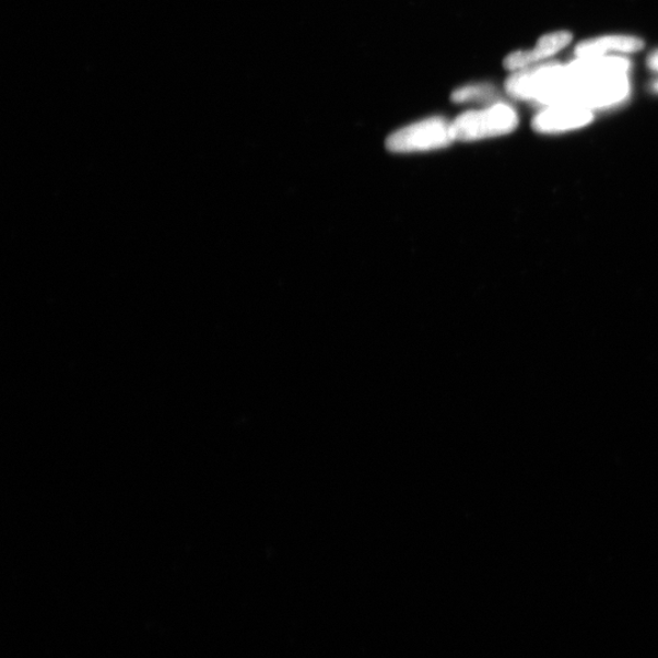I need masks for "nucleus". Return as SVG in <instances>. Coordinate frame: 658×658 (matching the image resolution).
<instances>
[{
  "label": "nucleus",
  "instance_id": "nucleus-1",
  "mask_svg": "<svg viewBox=\"0 0 658 658\" xmlns=\"http://www.w3.org/2000/svg\"><path fill=\"white\" fill-rule=\"evenodd\" d=\"M519 116L513 105L498 101L483 109L466 111L453 121L456 142L472 143L513 133Z\"/></svg>",
  "mask_w": 658,
  "mask_h": 658
},
{
  "label": "nucleus",
  "instance_id": "nucleus-2",
  "mask_svg": "<svg viewBox=\"0 0 658 658\" xmlns=\"http://www.w3.org/2000/svg\"><path fill=\"white\" fill-rule=\"evenodd\" d=\"M455 142L453 121L434 116L391 133L386 146L390 153L413 154L444 150Z\"/></svg>",
  "mask_w": 658,
  "mask_h": 658
},
{
  "label": "nucleus",
  "instance_id": "nucleus-3",
  "mask_svg": "<svg viewBox=\"0 0 658 658\" xmlns=\"http://www.w3.org/2000/svg\"><path fill=\"white\" fill-rule=\"evenodd\" d=\"M596 119V113L573 105H551L541 108L532 120L540 134H561L583 129Z\"/></svg>",
  "mask_w": 658,
  "mask_h": 658
},
{
  "label": "nucleus",
  "instance_id": "nucleus-4",
  "mask_svg": "<svg viewBox=\"0 0 658 658\" xmlns=\"http://www.w3.org/2000/svg\"><path fill=\"white\" fill-rule=\"evenodd\" d=\"M572 39L573 35L568 31L550 32L541 36L532 49L516 50L508 55L504 59V67L508 71L516 72L540 66L569 46Z\"/></svg>",
  "mask_w": 658,
  "mask_h": 658
},
{
  "label": "nucleus",
  "instance_id": "nucleus-5",
  "mask_svg": "<svg viewBox=\"0 0 658 658\" xmlns=\"http://www.w3.org/2000/svg\"><path fill=\"white\" fill-rule=\"evenodd\" d=\"M643 38L633 35H603L579 42L575 48V57L596 59L607 57H625L644 49Z\"/></svg>",
  "mask_w": 658,
  "mask_h": 658
},
{
  "label": "nucleus",
  "instance_id": "nucleus-6",
  "mask_svg": "<svg viewBox=\"0 0 658 658\" xmlns=\"http://www.w3.org/2000/svg\"><path fill=\"white\" fill-rule=\"evenodd\" d=\"M451 101L456 104H493L497 101V92L490 83H473L455 90Z\"/></svg>",
  "mask_w": 658,
  "mask_h": 658
},
{
  "label": "nucleus",
  "instance_id": "nucleus-7",
  "mask_svg": "<svg viewBox=\"0 0 658 658\" xmlns=\"http://www.w3.org/2000/svg\"><path fill=\"white\" fill-rule=\"evenodd\" d=\"M646 66L658 75V49L651 51L650 55L647 56Z\"/></svg>",
  "mask_w": 658,
  "mask_h": 658
},
{
  "label": "nucleus",
  "instance_id": "nucleus-8",
  "mask_svg": "<svg viewBox=\"0 0 658 658\" xmlns=\"http://www.w3.org/2000/svg\"><path fill=\"white\" fill-rule=\"evenodd\" d=\"M650 90L654 94H658V78L651 82Z\"/></svg>",
  "mask_w": 658,
  "mask_h": 658
}]
</instances>
